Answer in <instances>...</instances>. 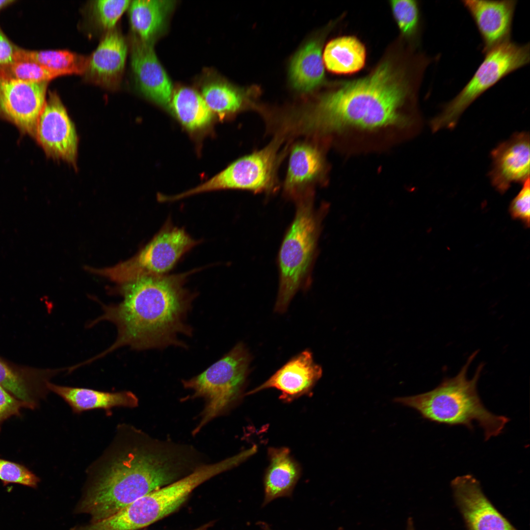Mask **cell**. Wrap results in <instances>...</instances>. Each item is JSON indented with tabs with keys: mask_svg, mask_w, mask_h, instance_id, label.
I'll return each mask as SVG.
<instances>
[{
	"mask_svg": "<svg viewBox=\"0 0 530 530\" xmlns=\"http://www.w3.org/2000/svg\"><path fill=\"white\" fill-rule=\"evenodd\" d=\"M432 61L399 38L368 74L338 82L314 107L294 117V132L314 136L348 128L373 130L409 125L405 111L416 102Z\"/></svg>",
	"mask_w": 530,
	"mask_h": 530,
	"instance_id": "1",
	"label": "cell"
},
{
	"mask_svg": "<svg viewBox=\"0 0 530 530\" xmlns=\"http://www.w3.org/2000/svg\"><path fill=\"white\" fill-rule=\"evenodd\" d=\"M185 458L157 448L141 432L120 425L111 444L89 467L93 479L79 510L93 522L106 518L146 494L176 480Z\"/></svg>",
	"mask_w": 530,
	"mask_h": 530,
	"instance_id": "2",
	"label": "cell"
},
{
	"mask_svg": "<svg viewBox=\"0 0 530 530\" xmlns=\"http://www.w3.org/2000/svg\"><path fill=\"white\" fill-rule=\"evenodd\" d=\"M193 272L142 276L125 283L122 301L103 306L102 315L88 325L106 320L117 330L115 342L89 361L124 346L142 350L185 345L179 338L192 334L186 318L196 295L185 285Z\"/></svg>",
	"mask_w": 530,
	"mask_h": 530,
	"instance_id": "3",
	"label": "cell"
},
{
	"mask_svg": "<svg viewBox=\"0 0 530 530\" xmlns=\"http://www.w3.org/2000/svg\"><path fill=\"white\" fill-rule=\"evenodd\" d=\"M477 354L474 352L458 374L445 378L433 390L412 396L397 397L394 402L417 411L424 419L439 424L463 425L470 430L476 422L487 441L501 434L510 419L489 411L477 392V384L483 370L478 366L472 379L467 377L469 367Z\"/></svg>",
	"mask_w": 530,
	"mask_h": 530,
	"instance_id": "4",
	"label": "cell"
},
{
	"mask_svg": "<svg viewBox=\"0 0 530 530\" xmlns=\"http://www.w3.org/2000/svg\"><path fill=\"white\" fill-rule=\"evenodd\" d=\"M313 196L296 202L294 218L280 248L279 289L274 308L278 313L285 312L297 292L308 283L324 215L322 209L315 208Z\"/></svg>",
	"mask_w": 530,
	"mask_h": 530,
	"instance_id": "5",
	"label": "cell"
},
{
	"mask_svg": "<svg viewBox=\"0 0 530 530\" xmlns=\"http://www.w3.org/2000/svg\"><path fill=\"white\" fill-rule=\"evenodd\" d=\"M251 355L246 346L238 343L204 371L182 381L192 397L202 398L206 404L193 432L197 433L241 397L250 372Z\"/></svg>",
	"mask_w": 530,
	"mask_h": 530,
	"instance_id": "6",
	"label": "cell"
},
{
	"mask_svg": "<svg viewBox=\"0 0 530 530\" xmlns=\"http://www.w3.org/2000/svg\"><path fill=\"white\" fill-rule=\"evenodd\" d=\"M484 54L483 60L470 80L430 122L433 132L454 128L461 115L475 101L504 78L529 64L530 44H518L511 40Z\"/></svg>",
	"mask_w": 530,
	"mask_h": 530,
	"instance_id": "7",
	"label": "cell"
},
{
	"mask_svg": "<svg viewBox=\"0 0 530 530\" xmlns=\"http://www.w3.org/2000/svg\"><path fill=\"white\" fill-rule=\"evenodd\" d=\"M284 137L279 134L263 149L232 162L205 183L173 196L179 200L199 193L222 189H238L269 192L277 186L279 150Z\"/></svg>",
	"mask_w": 530,
	"mask_h": 530,
	"instance_id": "8",
	"label": "cell"
},
{
	"mask_svg": "<svg viewBox=\"0 0 530 530\" xmlns=\"http://www.w3.org/2000/svg\"><path fill=\"white\" fill-rule=\"evenodd\" d=\"M200 243L183 228L167 220L152 239L132 258L103 270L114 280L126 283L135 278L167 274L187 252Z\"/></svg>",
	"mask_w": 530,
	"mask_h": 530,
	"instance_id": "9",
	"label": "cell"
},
{
	"mask_svg": "<svg viewBox=\"0 0 530 530\" xmlns=\"http://www.w3.org/2000/svg\"><path fill=\"white\" fill-rule=\"evenodd\" d=\"M48 82H30L0 77V118L35 138L46 101Z\"/></svg>",
	"mask_w": 530,
	"mask_h": 530,
	"instance_id": "10",
	"label": "cell"
},
{
	"mask_svg": "<svg viewBox=\"0 0 530 530\" xmlns=\"http://www.w3.org/2000/svg\"><path fill=\"white\" fill-rule=\"evenodd\" d=\"M34 138L48 157L75 165L78 150L77 133L55 92L49 93L38 120Z\"/></svg>",
	"mask_w": 530,
	"mask_h": 530,
	"instance_id": "11",
	"label": "cell"
},
{
	"mask_svg": "<svg viewBox=\"0 0 530 530\" xmlns=\"http://www.w3.org/2000/svg\"><path fill=\"white\" fill-rule=\"evenodd\" d=\"M450 486L469 530H517L493 505L473 475L456 477L451 480Z\"/></svg>",
	"mask_w": 530,
	"mask_h": 530,
	"instance_id": "12",
	"label": "cell"
},
{
	"mask_svg": "<svg viewBox=\"0 0 530 530\" xmlns=\"http://www.w3.org/2000/svg\"><path fill=\"white\" fill-rule=\"evenodd\" d=\"M530 141L529 132H515L491 151L488 176L499 193H504L513 183L523 184L530 179Z\"/></svg>",
	"mask_w": 530,
	"mask_h": 530,
	"instance_id": "13",
	"label": "cell"
},
{
	"mask_svg": "<svg viewBox=\"0 0 530 530\" xmlns=\"http://www.w3.org/2000/svg\"><path fill=\"white\" fill-rule=\"evenodd\" d=\"M515 0H463L482 41V52L511 41Z\"/></svg>",
	"mask_w": 530,
	"mask_h": 530,
	"instance_id": "14",
	"label": "cell"
},
{
	"mask_svg": "<svg viewBox=\"0 0 530 530\" xmlns=\"http://www.w3.org/2000/svg\"><path fill=\"white\" fill-rule=\"evenodd\" d=\"M322 375L321 367L315 362L312 352L306 349L290 359L267 380L246 395L275 389L281 393L280 399L291 402L310 394Z\"/></svg>",
	"mask_w": 530,
	"mask_h": 530,
	"instance_id": "15",
	"label": "cell"
},
{
	"mask_svg": "<svg viewBox=\"0 0 530 530\" xmlns=\"http://www.w3.org/2000/svg\"><path fill=\"white\" fill-rule=\"evenodd\" d=\"M325 161L314 142L301 141L292 148L284 185L286 195L297 202L313 194L312 189L323 178Z\"/></svg>",
	"mask_w": 530,
	"mask_h": 530,
	"instance_id": "16",
	"label": "cell"
},
{
	"mask_svg": "<svg viewBox=\"0 0 530 530\" xmlns=\"http://www.w3.org/2000/svg\"><path fill=\"white\" fill-rule=\"evenodd\" d=\"M131 65L139 87L146 96L162 105L171 103V82L150 43L132 38Z\"/></svg>",
	"mask_w": 530,
	"mask_h": 530,
	"instance_id": "17",
	"label": "cell"
},
{
	"mask_svg": "<svg viewBox=\"0 0 530 530\" xmlns=\"http://www.w3.org/2000/svg\"><path fill=\"white\" fill-rule=\"evenodd\" d=\"M127 54V46L123 35L116 29L109 30L88 57L84 73L86 79L106 88L118 86L124 72Z\"/></svg>",
	"mask_w": 530,
	"mask_h": 530,
	"instance_id": "18",
	"label": "cell"
},
{
	"mask_svg": "<svg viewBox=\"0 0 530 530\" xmlns=\"http://www.w3.org/2000/svg\"><path fill=\"white\" fill-rule=\"evenodd\" d=\"M269 464L264 474V507L280 497L292 496L301 474V467L286 447L269 448Z\"/></svg>",
	"mask_w": 530,
	"mask_h": 530,
	"instance_id": "19",
	"label": "cell"
},
{
	"mask_svg": "<svg viewBox=\"0 0 530 530\" xmlns=\"http://www.w3.org/2000/svg\"><path fill=\"white\" fill-rule=\"evenodd\" d=\"M47 386L48 390L62 398L75 413L96 409L106 410L114 407L133 408L138 403L137 397L128 391L107 392L58 385L50 382Z\"/></svg>",
	"mask_w": 530,
	"mask_h": 530,
	"instance_id": "20",
	"label": "cell"
},
{
	"mask_svg": "<svg viewBox=\"0 0 530 530\" xmlns=\"http://www.w3.org/2000/svg\"><path fill=\"white\" fill-rule=\"evenodd\" d=\"M59 372L58 369L48 370L42 375L31 378L23 370L14 368L0 358V386L29 408H35L38 398L48 390V379Z\"/></svg>",
	"mask_w": 530,
	"mask_h": 530,
	"instance_id": "21",
	"label": "cell"
},
{
	"mask_svg": "<svg viewBox=\"0 0 530 530\" xmlns=\"http://www.w3.org/2000/svg\"><path fill=\"white\" fill-rule=\"evenodd\" d=\"M321 43L310 41L295 54L291 62L290 75L294 87L308 92L323 81L324 68L321 54Z\"/></svg>",
	"mask_w": 530,
	"mask_h": 530,
	"instance_id": "22",
	"label": "cell"
},
{
	"mask_svg": "<svg viewBox=\"0 0 530 530\" xmlns=\"http://www.w3.org/2000/svg\"><path fill=\"white\" fill-rule=\"evenodd\" d=\"M366 49L356 37L348 35L331 40L326 46L323 60L327 69L334 73L350 74L365 65Z\"/></svg>",
	"mask_w": 530,
	"mask_h": 530,
	"instance_id": "23",
	"label": "cell"
},
{
	"mask_svg": "<svg viewBox=\"0 0 530 530\" xmlns=\"http://www.w3.org/2000/svg\"><path fill=\"white\" fill-rule=\"evenodd\" d=\"M35 62L61 76L84 74L88 57L67 50L29 51L18 48L15 61Z\"/></svg>",
	"mask_w": 530,
	"mask_h": 530,
	"instance_id": "24",
	"label": "cell"
},
{
	"mask_svg": "<svg viewBox=\"0 0 530 530\" xmlns=\"http://www.w3.org/2000/svg\"><path fill=\"white\" fill-rule=\"evenodd\" d=\"M170 2L159 0L131 1L129 6L130 22L137 37L150 43L163 23L171 4Z\"/></svg>",
	"mask_w": 530,
	"mask_h": 530,
	"instance_id": "25",
	"label": "cell"
},
{
	"mask_svg": "<svg viewBox=\"0 0 530 530\" xmlns=\"http://www.w3.org/2000/svg\"><path fill=\"white\" fill-rule=\"evenodd\" d=\"M171 103L179 120L189 129L203 127L212 119V111L202 96L191 88L178 89L172 95Z\"/></svg>",
	"mask_w": 530,
	"mask_h": 530,
	"instance_id": "26",
	"label": "cell"
},
{
	"mask_svg": "<svg viewBox=\"0 0 530 530\" xmlns=\"http://www.w3.org/2000/svg\"><path fill=\"white\" fill-rule=\"evenodd\" d=\"M392 15L402 38L417 44L421 31V12L416 0H391Z\"/></svg>",
	"mask_w": 530,
	"mask_h": 530,
	"instance_id": "27",
	"label": "cell"
},
{
	"mask_svg": "<svg viewBox=\"0 0 530 530\" xmlns=\"http://www.w3.org/2000/svg\"><path fill=\"white\" fill-rule=\"evenodd\" d=\"M202 94L211 111L220 114L234 113L241 107L243 103L239 92L223 83L208 84L203 87Z\"/></svg>",
	"mask_w": 530,
	"mask_h": 530,
	"instance_id": "28",
	"label": "cell"
},
{
	"mask_svg": "<svg viewBox=\"0 0 530 530\" xmlns=\"http://www.w3.org/2000/svg\"><path fill=\"white\" fill-rule=\"evenodd\" d=\"M60 76L55 71L29 61H15L0 67V77L26 82H48Z\"/></svg>",
	"mask_w": 530,
	"mask_h": 530,
	"instance_id": "29",
	"label": "cell"
},
{
	"mask_svg": "<svg viewBox=\"0 0 530 530\" xmlns=\"http://www.w3.org/2000/svg\"><path fill=\"white\" fill-rule=\"evenodd\" d=\"M0 480L3 485L17 483L36 488L40 479L26 466L0 458Z\"/></svg>",
	"mask_w": 530,
	"mask_h": 530,
	"instance_id": "30",
	"label": "cell"
},
{
	"mask_svg": "<svg viewBox=\"0 0 530 530\" xmlns=\"http://www.w3.org/2000/svg\"><path fill=\"white\" fill-rule=\"evenodd\" d=\"M129 0H98L93 4L94 15L104 28H113L118 19L129 7Z\"/></svg>",
	"mask_w": 530,
	"mask_h": 530,
	"instance_id": "31",
	"label": "cell"
},
{
	"mask_svg": "<svg viewBox=\"0 0 530 530\" xmlns=\"http://www.w3.org/2000/svg\"><path fill=\"white\" fill-rule=\"evenodd\" d=\"M530 179L523 184L518 194L510 203L509 210L511 217L521 220L527 227L530 221Z\"/></svg>",
	"mask_w": 530,
	"mask_h": 530,
	"instance_id": "32",
	"label": "cell"
},
{
	"mask_svg": "<svg viewBox=\"0 0 530 530\" xmlns=\"http://www.w3.org/2000/svg\"><path fill=\"white\" fill-rule=\"evenodd\" d=\"M23 407L27 406L0 386V429L5 420L13 416H19Z\"/></svg>",
	"mask_w": 530,
	"mask_h": 530,
	"instance_id": "33",
	"label": "cell"
},
{
	"mask_svg": "<svg viewBox=\"0 0 530 530\" xmlns=\"http://www.w3.org/2000/svg\"><path fill=\"white\" fill-rule=\"evenodd\" d=\"M18 47L6 37L0 28V67L15 61Z\"/></svg>",
	"mask_w": 530,
	"mask_h": 530,
	"instance_id": "34",
	"label": "cell"
},
{
	"mask_svg": "<svg viewBox=\"0 0 530 530\" xmlns=\"http://www.w3.org/2000/svg\"><path fill=\"white\" fill-rule=\"evenodd\" d=\"M14 1L11 0H0V9L11 4Z\"/></svg>",
	"mask_w": 530,
	"mask_h": 530,
	"instance_id": "35",
	"label": "cell"
},
{
	"mask_svg": "<svg viewBox=\"0 0 530 530\" xmlns=\"http://www.w3.org/2000/svg\"><path fill=\"white\" fill-rule=\"evenodd\" d=\"M259 525L261 526V527L264 530H272L271 529V528L269 527V526L267 524H266V523H265L264 522H260V523H259ZM338 530H343L342 528H339L338 529Z\"/></svg>",
	"mask_w": 530,
	"mask_h": 530,
	"instance_id": "36",
	"label": "cell"
},
{
	"mask_svg": "<svg viewBox=\"0 0 530 530\" xmlns=\"http://www.w3.org/2000/svg\"><path fill=\"white\" fill-rule=\"evenodd\" d=\"M407 530H415L413 523L411 519H409L407 523Z\"/></svg>",
	"mask_w": 530,
	"mask_h": 530,
	"instance_id": "37",
	"label": "cell"
},
{
	"mask_svg": "<svg viewBox=\"0 0 530 530\" xmlns=\"http://www.w3.org/2000/svg\"><path fill=\"white\" fill-rule=\"evenodd\" d=\"M210 526H211V525L209 523L192 530H207Z\"/></svg>",
	"mask_w": 530,
	"mask_h": 530,
	"instance_id": "38",
	"label": "cell"
}]
</instances>
